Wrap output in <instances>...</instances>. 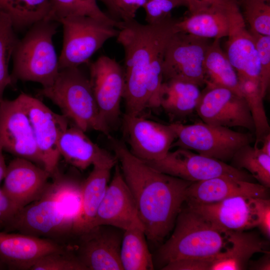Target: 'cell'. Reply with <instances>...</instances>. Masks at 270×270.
Masks as SVG:
<instances>
[{"instance_id":"obj_5","label":"cell","mask_w":270,"mask_h":270,"mask_svg":"<svg viewBox=\"0 0 270 270\" xmlns=\"http://www.w3.org/2000/svg\"><path fill=\"white\" fill-rule=\"evenodd\" d=\"M40 95L48 98L84 132L94 130L107 136L110 128L102 118L95 100L89 78L79 67L60 70L50 86L42 88Z\"/></svg>"},{"instance_id":"obj_38","label":"cell","mask_w":270,"mask_h":270,"mask_svg":"<svg viewBox=\"0 0 270 270\" xmlns=\"http://www.w3.org/2000/svg\"><path fill=\"white\" fill-rule=\"evenodd\" d=\"M258 224L260 232L268 239L270 238V200L268 198H254Z\"/></svg>"},{"instance_id":"obj_45","label":"cell","mask_w":270,"mask_h":270,"mask_svg":"<svg viewBox=\"0 0 270 270\" xmlns=\"http://www.w3.org/2000/svg\"><path fill=\"white\" fill-rule=\"evenodd\" d=\"M261 142H262V146L260 149L264 153L270 156V133L264 137Z\"/></svg>"},{"instance_id":"obj_34","label":"cell","mask_w":270,"mask_h":270,"mask_svg":"<svg viewBox=\"0 0 270 270\" xmlns=\"http://www.w3.org/2000/svg\"><path fill=\"white\" fill-rule=\"evenodd\" d=\"M18 40L10 20L0 12V102L6 87L13 86L8 65Z\"/></svg>"},{"instance_id":"obj_6","label":"cell","mask_w":270,"mask_h":270,"mask_svg":"<svg viewBox=\"0 0 270 270\" xmlns=\"http://www.w3.org/2000/svg\"><path fill=\"white\" fill-rule=\"evenodd\" d=\"M2 227L4 232H17L64 244L73 236L74 224L57 200L50 182L41 198L20 209Z\"/></svg>"},{"instance_id":"obj_43","label":"cell","mask_w":270,"mask_h":270,"mask_svg":"<svg viewBox=\"0 0 270 270\" xmlns=\"http://www.w3.org/2000/svg\"><path fill=\"white\" fill-rule=\"evenodd\" d=\"M103 2L108 9V12L112 14V18L118 20H120L118 13L114 4V0H100Z\"/></svg>"},{"instance_id":"obj_16","label":"cell","mask_w":270,"mask_h":270,"mask_svg":"<svg viewBox=\"0 0 270 270\" xmlns=\"http://www.w3.org/2000/svg\"><path fill=\"white\" fill-rule=\"evenodd\" d=\"M120 229L98 226L77 235L74 253L86 270H123L120 260L122 234Z\"/></svg>"},{"instance_id":"obj_30","label":"cell","mask_w":270,"mask_h":270,"mask_svg":"<svg viewBox=\"0 0 270 270\" xmlns=\"http://www.w3.org/2000/svg\"><path fill=\"white\" fill-rule=\"evenodd\" d=\"M50 11L49 0H0V12L10 18L16 32L48 20Z\"/></svg>"},{"instance_id":"obj_32","label":"cell","mask_w":270,"mask_h":270,"mask_svg":"<svg viewBox=\"0 0 270 270\" xmlns=\"http://www.w3.org/2000/svg\"><path fill=\"white\" fill-rule=\"evenodd\" d=\"M230 161L231 166L247 170L260 184L270 187V156L257 146L248 144L242 146Z\"/></svg>"},{"instance_id":"obj_17","label":"cell","mask_w":270,"mask_h":270,"mask_svg":"<svg viewBox=\"0 0 270 270\" xmlns=\"http://www.w3.org/2000/svg\"><path fill=\"white\" fill-rule=\"evenodd\" d=\"M229 20L226 54L238 77L250 79L260 86V65L258 52L237 0H232L230 4Z\"/></svg>"},{"instance_id":"obj_27","label":"cell","mask_w":270,"mask_h":270,"mask_svg":"<svg viewBox=\"0 0 270 270\" xmlns=\"http://www.w3.org/2000/svg\"><path fill=\"white\" fill-rule=\"evenodd\" d=\"M199 87L179 80L163 82L160 92V107L172 120L188 116L196 110L202 94Z\"/></svg>"},{"instance_id":"obj_35","label":"cell","mask_w":270,"mask_h":270,"mask_svg":"<svg viewBox=\"0 0 270 270\" xmlns=\"http://www.w3.org/2000/svg\"><path fill=\"white\" fill-rule=\"evenodd\" d=\"M238 2L250 30L270 36V0H240Z\"/></svg>"},{"instance_id":"obj_4","label":"cell","mask_w":270,"mask_h":270,"mask_svg":"<svg viewBox=\"0 0 270 270\" xmlns=\"http://www.w3.org/2000/svg\"><path fill=\"white\" fill-rule=\"evenodd\" d=\"M172 234L158 250L164 264L186 259L209 258L222 251L228 244V232L214 226L187 206L182 208Z\"/></svg>"},{"instance_id":"obj_39","label":"cell","mask_w":270,"mask_h":270,"mask_svg":"<svg viewBox=\"0 0 270 270\" xmlns=\"http://www.w3.org/2000/svg\"><path fill=\"white\" fill-rule=\"evenodd\" d=\"M148 0H114L121 21L134 19L136 12L144 8Z\"/></svg>"},{"instance_id":"obj_36","label":"cell","mask_w":270,"mask_h":270,"mask_svg":"<svg viewBox=\"0 0 270 270\" xmlns=\"http://www.w3.org/2000/svg\"><path fill=\"white\" fill-rule=\"evenodd\" d=\"M30 270H86L72 248L46 254L40 257Z\"/></svg>"},{"instance_id":"obj_18","label":"cell","mask_w":270,"mask_h":270,"mask_svg":"<svg viewBox=\"0 0 270 270\" xmlns=\"http://www.w3.org/2000/svg\"><path fill=\"white\" fill-rule=\"evenodd\" d=\"M228 242L222 251L214 256L190 260L191 270H245L254 254L270 252L268 242L255 232L229 231Z\"/></svg>"},{"instance_id":"obj_23","label":"cell","mask_w":270,"mask_h":270,"mask_svg":"<svg viewBox=\"0 0 270 270\" xmlns=\"http://www.w3.org/2000/svg\"><path fill=\"white\" fill-rule=\"evenodd\" d=\"M268 188L260 184L218 176L191 184L186 190L185 202L187 205L208 204L236 196L268 198Z\"/></svg>"},{"instance_id":"obj_40","label":"cell","mask_w":270,"mask_h":270,"mask_svg":"<svg viewBox=\"0 0 270 270\" xmlns=\"http://www.w3.org/2000/svg\"><path fill=\"white\" fill-rule=\"evenodd\" d=\"M14 202L0 188V226L6 224L18 211Z\"/></svg>"},{"instance_id":"obj_42","label":"cell","mask_w":270,"mask_h":270,"mask_svg":"<svg viewBox=\"0 0 270 270\" xmlns=\"http://www.w3.org/2000/svg\"><path fill=\"white\" fill-rule=\"evenodd\" d=\"M248 268L253 270H270V252L264 253V255L256 260H250Z\"/></svg>"},{"instance_id":"obj_19","label":"cell","mask_w":270,"mask_h":270,"mask_svg":"<svg viewBox=\"0 0 270 270\" xmlns=\"http://www.w3.org/2000/svg\"><path fill=\"white\" fill-rule=\"evenodd\" d=\"M50 178L44 168L16 157L7 166L2 189L19 210L42 198L49 186Z\"/></svg>"},{"instance_id":"obj_11","label":"cell","mask_w":270,"mask_h":270,"mask_svg":"<svg viewBox=\"0 0 270 270\" xmlns=\"http://www.w3.org/2000/svg\"><path fill=\"white\" fill-rule=\"evenodd\" d=\"M32 126L35 141L42 156L44 168L51 178L58 172L60 158L58 142L68 128V120L54 112L41 100L21 93L18 97Z\"/></svg>"},{"instance_id":"obj_15","label":"cell","mask_w":270,"mask_h":270,"mask_svg":"<svg viewBox=\"0 0 270 270\" xmlns=\"http://www.w3.org/2000/svg\"><path fill=\"white\" fill-rule=\"evenodd\" d=\"M124 130L130 152L145 162L164 158L170 151L176 138L170 124H164L141 116L124 114Z\"/></svg>"},{"instance_id":"obj_8","label":"cell","mask_w":270,"mask_h":270,"mask_svg":"<svg viewBox=\"0 0 270 270\" xmlns=\"http://www.w3.org/2000/svg\"><path fill=\"white\" fill-rule=\"evenodd\" d=\"M58 22L63 27L60 70L86 63L108 40L116 37L119 32L112 26L87 16L66 17Z\"/></svg>"},{"instance_id":"obj_29","label":"cell","mask_w":270,"mask_h":270,"mask_svg":"<svg viewBox=\"0 0 270 270\" xmlns=\"http://www.w3.org/2000/svg\"><path fill=\"white\" fill-rule=\"evenodd\" d=\"M122 234L120 260L124 270H152L154 264L144 226L137 214Z\"/></svg>"},{"instance_id":"obj_12","label":"cell","mask_w":270,"mask_h":270,"mask_svg":"<svg viewBox=\"0 0 270 270\" xmlns=\"http://www.w3.org/2000/svg\"><path fill=\"white\" fill-rule=\"evenodd\" d=\"M0 138L4 150L44 168L30 120L17 98L0 102Z\"/></svg>"},{"instance_id":"obj_48","label":"cell","mask_w":270,"mask_h":270,"mask_svg":"<svg viewBox=\"0 0 270 270\" xmlns=\"http://www.w3.org/2000/svg\"><path fill=\"white\" fill-rule=\"evenodd\" d=\"M240 0H237L238 2L240 1Z\"/></svg>"},{"instance_id":"obj_14","label":"cell","mask_w":270,"mask_h":270,"mask_svg":"<svg viewBox=\"0 0 270 270\" xmlns=\"http://www.w3.org/2000/svg\"><path fill=\"white\" fill-rule=\"evenodd\" d=\"M206 124L226 128L242 127L254 132L253 120L244 98L224 88H206L196 108Z\"/></svg>"},{"instance_id":"obj_20","label":"cell","mask_w":270,"mask_h":270,"mask_svg":"<svg viewBox=\"0 0 270 270\" xmlns=\"http://www.w3.org/2000/svg\"><path fill=\"white\" fill-rule=\"evenodd\" d=\"M67 247L52 240L20 232H0V261L10 270H30L43 255Z\"/></svg>"},{"instance_id":"obj_33","label":"cell","mask_w":270,"mask_h":270,"mask_svg":"<svg viewBox=\"0 0 270 270\" xmlns=\"http://www.w3.org/2000/svg\"><path fill=\"white\" fill-rule=\"evenodd\" d=\"M240 90L248 106L254 126L256 144L270 133V126L264 104V98L258 84L250 79L238 77Z\"/></svg>"},{"instance_id":"obj_9","label":"cell","mask_w":270,"mask_h":270,"mask_svg":"<svg viewBox=\"0 0 270 270\" xmlns=\"http://www.w3.org/2000/svg\"><path fill=\"white\" fill-rule=\"evenodd\" d=\"M209 39L174 32L166 46L162 65L163 82L179 80L204 84V64Z\"/></svg>"},{"instance_id":"obj_3","label":"cell","mask_w":270,"mask_h":270,"mask_svg":"<svg viewBox=\"0 0 270 270\" xmlns=\"http://www.w3.org/2000/svg\"><path fill=\"white\" fill-rule=\"evenodd\" d=\"M58 24L48 20L38 22L19 39L12 58L13 86L20 80L37 82L44 88L54 82L60 69L52 39Z\"/></svg>"},{"instance_id":"obj_7","label":"cell","mask_w":270,"mask_h":270,"mask_svg":"<svg viewBox=\"0 0 270 270\" xmlns=\"http://www.w3.org/2000/svg\"><path fill=\"white\" fill-rule=\"evenodd\" d=\"M170 124L176 136L172 148L194 150L224 162L230 160L240 148L250 144L255 139L250 132H240L204 122L192 124L176 122Z\"/></svg>"},{"instance_id":"obj_1","label":"cell","mask_w":270,"mask_h":270,"mask_svg":"<svg viewBox=\"0 0 270 270\" xmlns=\"http://www.w3.org/2000/svg\"><path fill=\"white\" fill-rule=\"evenodd\" d=\"M176 21L172 18L154 24L134 18L122 21L116 38L124 52L126 114L141 116L148 108L160 107L164 54Z\"/></svg>"},{"instance_id":"obj_25","label":"cell","mask_w":270,"mask_h":270,"mask_svg":"<svg viewBox=\"0 0 270 270\" xmlns=\"http://www.w3.org/2000/svg\"><path fill=\"white\" fill-rule=\"evenodd\" d=\"M232 0L220 6L190 14L176 20L175 32H184L208 39H221L228 36L230 28L229 8Z\"/></svg>"},{"instance_id":"obj_2","label":"cell","mask_w":270,"mask_h":270,"mask_svg":"<svg viewBox=\"0 0 270 270\" xmlns=\"http://www.w3.org/2000/svg\"><path fill=\"white\" fill-rule=\"evenodd\" d=\"M136 206L146 237L162 242L174 228L193 182L162 172L134 156L122 142L108 136Z\"/></svg>"},{"instance_id":"obj_41","label":"cell","mask_w":270,"mask_h":270,"mask_svg":"<svg viewBox=\"0 0 270 270\" xmlns=\"http://www.w3.org/2000/svg\"><path fill=\"white\" fill-rule=\"evenodd\" d=\"M228 0H185L190 14L198 12L210 7L226 4Z\"/></svg>"},{"instance_id":"obj_26","label":"cell","mask_w":270,"mask_h":270,"mask_svg":"<svg viewBox=\"0 0 270 270\" xmlns=\"http://www.w3.org/2000/svg\"><path fill=\"white\" fill-rule=\"evenodd\" d=\"M110 170L93 166L92 172L81 184L80 210L74 227V236H77L91 228L108 186Z\"/></svg>"},{"instance_id":"obj_46","label":"cell","mask_w":270,"mask_h":270,"mask_svg":"<svg viewBox=\"0 0 270 270\" xmlns=\"http://www.w3.org/2000/svg\"><path fill=\"white\" fill-rule=\"evenodd\" d=\"M159 2H178L182 4L184 6H186L185 0H153Z\"/></svg>"},{"instance_id":"obj_28","label":"cell","mask_w":270,"mask_h":270,"mask_svg":"<svg viewBox=\"0 0 270 270\" xmlns=\"http://www.w3.org/2000/svg\"><path fill=\"white\" fill-rule=\"evenodd\" d=\"M214 39L206 50L204 64V83L207 88H224L242 96L237 72L220 46Z\"/></svg>"},{"instance_id":"obj_24","label":"cell","mask_w":270,"mask_h":270,"mask_svg":"<svg viewBox=\"0 0 270 270\" xmlns=\"http://www.w3.org/2000/svg\"><path fill=\"white\" fill-rule=\"evenodd\" d=\"M58 151L68 163L80 170L90 166L112 169L118 163L116 156L94 142L75 125L68 127L62 135Z\"/></svg>"},{"instance_id":"obj_47","label":"cell","mask_w":270,"mask_h":270,"mask_svg":"<svg viewBox=\"0 0 270 270\" xmlns=\"http://www.w3.org/2000/svg\"><path fill=\"white\" fill-rule=\"evenodd\" d=\"M6 268V266L0 261V270H4Z\"/></svg>"},{"instance_id":"obj_31","label":"cell","mask_w":270,"mask_h":270,"mask_svg":"<svg viewBox=\"0 0 270 270\" xmlns=\"http://www.w3.org/2000/svg\"><path fill=\"white\" fill-rule=\"evenodd\" d=\"M51 11L48 20L58 21L73 16H87L93 18L118 29L122 21L114 20L103 12L97 4V0H49Z\"/></svg>"},{"instance_id":"obj_22","label":"cell","mask_w":270,"mask_h":270,"mask_svg":"<svg viewBox=\"0 0 270 270\" xmlns=\"http://www.w3.org/2000/svg\"><path fill=\"white\" fill-rule=\"evenodd\" d=\"M254 198L236 196L208 204L187 205L224 232L257 226Z\"/></svg>"},{"instance_id":"obj_44","label":"cell","mask_w":270,"mask_h":270,"mask_svg":"<svg viewBox=\"0 0 270 270\" xmlns=\"http://www.w3.org/2000/svg\"><path fill=\"white\" fill-rule=\"evenodd\" d=\"M3 150V146L0 138V183L4 180L7 168L2 153Z\"/></svg>"},{"instance_id":"obj_21","label":"cell","mask_w":270,"mask_h":270,"mask_svg":"<svg viewBox=\"0 0 270 270\" xmlns=\"http://www.w3.org/2000/svg\"><path fill=\"white\" fill-rule=\"evenodd\" d=\"M116 167L113 178L98 207L91 228L109 226L124 230L138 214L132 193L120 166L116 165Z\"/></svg>"},{"instance_id":"obj_37","label":"cell","mask_w":270,"mask_h":270,"mask_svg":"<svg viewBox=\"0 0 270 270\" xmlns=\"http://www.w3.org/2000/svg\"><path fill=\"white\" fill-rule=\"evenodd\" d=\"M250 32L258 54L260 65V88L262 96L264 98L270 84V36Z\"/></svg>"},{"instance_id":"obj_10","label":"cell","mask_w":270,"mask_h":270,"mask_svg":"<svg viewBox=\"0 0 270 270\" xmlns=\"http://www.w3.org/2000/svg\"><path fill=\"white\" fill-rule=\"evenodd\" d=\"M146 162L162 172L192 182L218 176L251 182L254 178L244 170L236 168L221 160L182 148L169 151L161 160Z\"/></svg>"},{"instance_id":"obj_13","label":"cell","mask_w":270,"mask_h":270,"mask_svg":"<svg viewBox=\"0 0 270 270\" xmlns=\"http://www.w3.org/2000/svg\"><path fill=\"white\" fill-rule=\"evenodd\" d=\"M90 81L100 114L109 128L119 118L123 98L124 70L114 58L99 56L90 64Z\"/></svg>"}]
</instances>
